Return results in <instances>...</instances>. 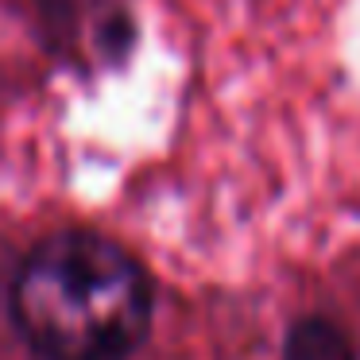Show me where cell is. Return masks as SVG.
<instances>
[{
  "instance_id": "obj_1",
  "label": "cell",
  "mask_w": 360,
  "mask_h": 360,
  "mask_svg": "<svg viewBox=\"0 0 360 360\" xmlns=\"http://www.w3.org/2000/svg\"><path fill=\"white\" fill-rule=\"evenodd\" d=\"M143 264L94 229H55L20 256L8 318L39 360H128L151 329Z\"/></svg>"
},
{
  "instance_id": "obj_2",
  "label": "cell",
  "mask_w": 360,
  "mask_h": 360,
  "mask_svg": "<svg viewBox=\"0 0 360 360\" xmlns=\"http://www.w3.org/2000/svg\"><path fill=\"white\" fill-rule=\"evenodd\" d=\"M283 360H356V345L333 318L306 314L283 337Z\"/></svg>"
}]
</instances>
